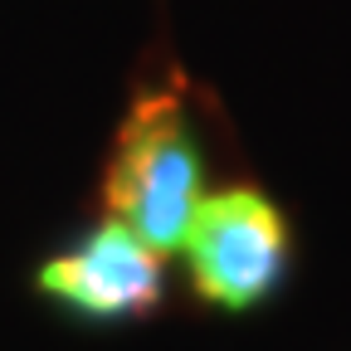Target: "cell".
Listing matches in <instances>:
<instances>
[{
	"label": "cell",
	"mask_w": 351,
	"mask_h": 351,
	"mask_svg": "<svg viewBox=\"0 0 351 351\" xmlns=\"http://www.w3.org/2000/svg\"><path fill=\"white\" fill-rule=\"evenodd\" d=\"M39 288L83 317H132L161 302V254L117 219L39 269Z\"/></svg>",
	"instance_id": "obj_3"
},
{
	"label": "cell",
	"mask_w": 351,
	"mask_h": 351,
	"mask_svg": "<svg viewBox=\"0 0 351 351\" xmlns=\"http://www.w3.org/2000/svg\"><path fill=\"white\" fill-rule=\"evenodd\" d=\"M181 254L205 302L225 307V313H249L283 278L288 225L274 200H263L249 186H234L200 200Z\"/></svg>",
	"instance_id": "obj_2"
},
{
	"label": "cell",
	"mask_w": 351,
	"mask_h": 351,
	"mask_svg": "<svg viewBox=\"0 0 351 351\" xmlns=\"http://www.w3.org/2000/svg\"><path fill=\"white\" fill-rule=\"evenodd\" d=\"M200 152L171 93H147L127 112L108 166V219L127 225L147 249L181 254L200 210Z\"/></svg>",
	"instance_id": "obj_1"
}]
</instances>
